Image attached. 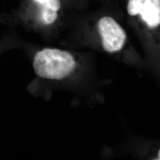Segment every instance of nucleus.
<instances>
[{"label":"nucleus","mask_w":160,"mask_h":160,"mask_svg":"<svg viewBox=\"0 0 160 160\" xmlns=\"http://www.w3.org/2000/svg\"><path fill=\"white\" fill-rule=\"evenodd\" d=\"M33 65L36 74L41 78L59 80L73 72L76 62L68 52L45 48L36 53Z\"/></svg>","instance_id":"f257e3e1"},{"label":"nucleus","mask_w":160,"mask_h":160,"mask_svg":"<svg viewBox=\"0 0 160 160\" xmlns=\"http://www.w3.org/2000/svg\"><path fill=\"white\" fill-rule=\"evenodd\" d=\"M98 30L106 51L114 52L122 49L126 42V33L113 18L106 16L100 18L98 22Z\"/></svg>","instance_id":"f03ea898"},{"label":"nucleus","mask_w":160,"mask_h":160,"mask_svg":"<svg viewBox=\"0 0 160 160\" xmlns=\"http://www.w3.org/2000/svg\"><path fill=\"white\" fill-rule=\"evenodd\" d=\"M127 10L131 16L139 14L151 28L160 26V0H129Z\"/></svg>","instance_id":"7ed1b4c3"},{"label":"nucleus","mask_w":160,"mask_h":160,"mask_svg":"<svg viewBox=\"0 0 160 160\" xmlns=\"http://www.w3.org/2000/svg\"><path fill=\"white\" fill-rule=\"evenodd\" d=\"M42 18L45 24H51L57 19V12L48 8H43L42 13Z\"/></svg>","instance_id":"20e7f679"},{"label":"nucleus","mask_w":160,"mask_h":160,"mask_svg":"<svg viewBox=\"0 0 160 160\" xmlns=\"http://www.w3.org/2000/svg\"><path fill=\"white\" fill-rule=\"evenodd\" d=\"M34 2L44 7V8H48L58 12L60 10L61 4L60 0H33Z\"/></svg>","instance_id":"39448f33"}]
</instances>
